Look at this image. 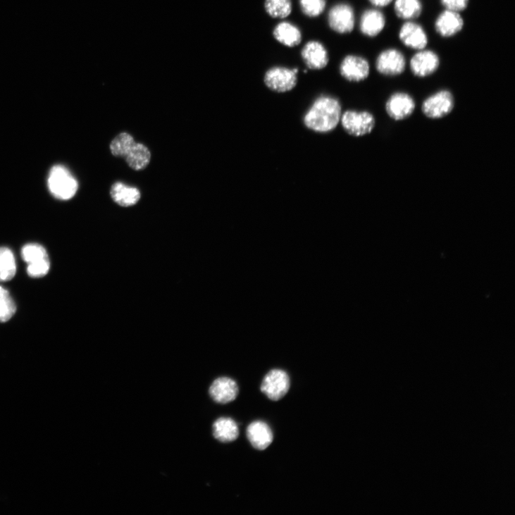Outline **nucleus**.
<instances>
[{
  "label": "nucleus",
  "mask_w": 515,
  "mask_h": 515,
  "mask_svg": "<svg viewBox=\"0 0 515 515\" xmlns=\"http://www.w3.org/2000/svg\"><path fill=\"white\" fill-rule=\"evenodd\" d=\"M264 8L272 18L285 19L292 13V0H265Z\"/></svg>",
  "instance_id": "nucleus-24"
},
{
  "label": "nucleus",
  "mask_w": 515,
  "mask_h": 515,
  "mask_svg": "<svg viewBox=\"0 0 515 515\" xmlns=\"http://www.w3.org/2000/svg\"><path fill=\"white\" fill-rule=\"evenodd\" d=\"M464 21L459 13L445 10L435 23L436 32L444 38L452 37L464 28Z\"/></svg>",
  "instance_id": "nucleus-14"
},
{
  "label": "nucleus",
  "mask_w": 515,
  "mask_h": 515,
  "mask_svg": "<svg viewBox=\"0 0 515 515\" xmlns=\"http://www.w3.org/2000/svg\"><path fill=\"white\" fill-rule=\"evenodd\" d=\"M135 144L134 138L130 134L122 132L111 142V153L114 156L125 159Z\"/></svg>",
  "instance_id": "nucleus-25"
},
{
  "label": "nucleus",
  "mask_w": 515,
  "mask_h": 515,
  "mask_svg": "<svg viewBox=\"0 0 515 515\" xmlns=\"http://www.w3.org/2000/svg\"><path fill=\"white\" fill-rule=\"evenodd\" d=\"M368 1L376 8H385L390 6L394 0H368Z\"/></svg>",
  "instance_id": "nucleus-31"
},
{
  "label": "nucleus",
  "mask_w": 515,
  "mask_h": 515,
  "mask_svg": "<svg viewBox=\"0 0 515 515\" xmlns=\"http://www.w3.org/2000/svg\"><path fill=\"white\" fill-rule=\"evenodd\" d=\"M376 66L383 75L395 77L402 75L406 69L407 61L404 54L396 49H388L377 58Z\"/></svg>",
  "instance_id": "nucleus-7"
},
{
  "label": "nucleus",
  "mask_w": 515,
  "mask_h": 515,
  "mask_svg": "<svg viewBox=\"0 0 515 515\" xmlns=\"http://www.w3.org/2000/svg\"><path fill=\"white\" fill-rule=\"evenodd\" d=\"M209 395L213 400L218 404H228L237 399L239 387L237 383L230 378H220L211 385Z\"/></svg>",
  "instance_id": "nucleus-15"
},
{
  "label": "nucleus",
  "mask_w": 515,
  "mask_h": 515,
  "mask_svg": "<svg viewBox=\"0 0 515 515\" xmlns=\"http://www.w3.org/2000/svg\"><path fill=\"white\" fill-rule=\"evenodd\" d=\"M328 24L337 33H351L355 25V14L353 8L347 4H337L328 15Z\"/></svg>",
  "instance_id": "nucleus-9"
},
{
  "label": "nucleus",
  "mask_w": 515,
  "mask_h": 515,
  "mask_svg": "<svg viewBox=\"0 0 515 515\" xmlns=\"http://www.w3.org/2000/svg\"><path fill=\"white\" fill-rule=\"evenodd\" d=\"M445 10L461 13L469 6L470 0H440Z\"/></svg>",
  "instance_id": "nucleus-30"
},
{
  "label": "nucleus",
  "mask_w": 515,
  "mask_h": 515,
  "mask_svg": "<svg viewBox=\"0 0 515 515\" xmlns=\"http://www.w3.org/2000/svg\"><path fill=\"white\" fill-rule=\"evenodd\" d=\"M299 68L275 66L265 73L263 81L271 90L284 93L292 90L298 82Z\"/></svg>",
  "instance_id": "nucleus-3"
},
{
  "label": "nucleus",
  "mask_w": 515,
  "mask_h": 515,
  "mask_svg": "<svg viewBox=\"0 0 515 515\" xmlns=\"http://www.w3.org/2000/svg\"><path fill=\"white\" fill-rule=\"evenodd\" d=\"M455 105L452 93L441 89L428 97L423 104L421 111L430 119L438 120L449 115Z\"/></svg>",
  "instance_id": "nucleus-5"
},
{
  "label": "nucleus",
  "mask_w": 515,
  "mask_h": 515,
  "mask_svg": "<svg viewBox=\"0 0 515 515\" xmlns=\"http://www.w3.org/2000/svg\"><path fill=\"white\" fill-rule=\"evenodd\" d=\"M394 10L399 18L411 21L420 17L423 6L421 0H395Z\"/></svg>",
  "instance_id": "nucleus-21"
},
{
  "label": "nucleus",
  "mask_w": 515,
  "mask_h": 515,
  "mask_svg": "<svg viewBox=\"0 0 515 515\" xmlns=\"http://www.w3.org/2000/svg\"><path fill=\"white\" fill-rule=\"evenodd\" d=\"M385 15L378 9H368L361 15L359 28L368 37H376L383 32L386 26Z\"/></svg>",
  "instance_id": "nucleus-16"
},
{
  "label": "nucleus",
  "mask_w": 515,
  "mask_h": 515,
  "mask_svg": "<svg viewBox=\"0 0 515 515\" xmlns=\"http://www.w3.org/2000/svg\"><path fill=\"white\" fill-rule=\"evenodd\" d=\"M273 35L276 41L289 48H294L302 41L300 29L290 22L278 23L273 29Z\"/></svg>",
  "instance_id": "nucleus-18"
},
{
  "label": "nucleus",
  "mask_w": 515,
  "mask_h": 515,
  "mask_svg": "<svg viewBox=\"0 0 515 515\" xmlns=\"http://www.w3.org/2000/svg\"><path fill=\"white\" fill-rule=\"evenodd\" d=\"M341 75L351 82H360L368 78L370 74L368 61L359 56L349 55L342 61L340 66Z\"/></svg>",
  "instance_id": "nucleus-12"
},
{
  "label": "nucleus",
  "mask_w": 515,
  "mask_h": 515,
  "mask_svg": "<svg viewBox=\"0 0 515 515\" xmlns=\"http://www.w3.org/2000/svg\"><path fill=\"white\" fill-rule=\"evenodd\" d=\"M111 195L116 203L123 207L135 205L140 199V193L137 189L120 182L113 185Z\"/></svg>",
  "instance_id": "nucleus-20"
},
{
  "label": "nucleus",
  "mask_w": 515,
  "mask_h": 515,
  "mask_svg": "<svg viewBox=\"0 0 515 515\" xmlns=\"http://www.w3.org/2000/svg\"><path fill=\"white\" fill-rule=\"evenodd\" d=\"M399 38L407 48L416 51L426 49L429 42L424 27L411 20L402 25L399 32Z\"/></svg>",
  "instance_id": "nucleus-11"
},
{
  "label": "nucleus",
  "mask_w": 515,
  "mask_h": 515,
  "mask_svg": "<svg viewBox=\"0 0 515 515\" xmlns=\"http://www.w3.org/2000/svg\"><path fill=\"white\" fill-rule=\"evenodd\" d=\"M213 435L218 441L228 443L237 440L240 429L236 421L231 418L221 417L213 425Z\"/></svg>",
  "instance_id": "nucleus-19"
},
{
  "label": "nucleus",
  "mask_w": 515,
  "mask_h": 515,
  "mask_svg": "<svg viewBox=\"0 0 515 515\" xmlns=\"http://www.w3.org/2000/svg\"><path fill=\"white\" fill-rule=\"evenodd\" d=\"M342 115V105L338 99L329 96H321L305 113L304 123L312 131L330 132L338 126Z\"/></svg>",
  "instance_id": "nucleus-1"
},
{
  "label": "nucleus",
  "mask_w": 515,
  "mask_h": 515,
  "mask_svg": "<svg viewBox=\"0 0 515 515\" xmlns=\"http://www.w3.org/2000/svg\"><path fill=\"white\" fill-rule=\"evenodd\" d=\"M247 435L252 445L258 450L268 448L273 440V435L270 427L262 421H256L250 424Z\"/></svg>",
  "instance_id": "nucleus-17"
},
{
  "label": "nucleus",
  "mask_w": 515,
  "mask_h": 515,
  "mask_svg": "<svg viewBox=\"0 0 515 515\" xmlns=\"http://www.w3.org/2000/svg\"><path fill=\"white\" fill-rule=\"evenodd\" d=\"M50 268V259H46L37 263L28 264L27 272L29 276L34 278H39L48 274Z\"/></svg>",
  "instance_id": "nucleus-29"
},
{
  "label": "nucleus",
  "mask_w": 515,
  "mask_h": 515,
  "mask_svg": "<svg viewBox=\"0 0 515 515\" xmlns=\"http://www.w3.org/2000/svg\"><path fill=\"white\" fill-rule=\"evenodd\" d=\"M290 388V377L287 373L282 369L270 371L261 386V392L272 401L283 399L288 393Z\"/></svg>",
  "instance_id": "nucleus-6"
},
{
  "label": "nucleus",
  "mask_w": 515,
  "mask_h": 515,
  "mask_svg": "<svg viewBox=\"0 0 515 515\" xmlns=\"http://www.w3.org/2000/svg\"><path fill=\"white\" fill-rule=\"evenodd\" d=\"M21 254L23 261L26 262L27 265L39 263L49 259L46 249L42 246L37 244H29L25 245L22 249Z\"/></svg>",
  "instance_id": "nucleus-27"
},
{
  "label": "nucleus",
  "mask_w": 515,
  "mask_h": 515,
  "mask_svg": "<svg viewBox=\"0 0 515 515\" xmlns=\"http://www.w3.org/2000/svg\"><path fill=\"white\" fill-rule=\"evenodd\" d=\"M302 12L309 18H317L325 11V0H299Z\"/></svg>",
  "instance_id": "nucleus-28"
},
{
  "label": "nucleus",
  "mask_w": 515,
  "mask_h": 515,
  "mask_svg": "<svg viewBox=\"0 0 515 515\" xmlns=\"http://www.w3.org/2000/svg\"><path fill=\"white\" fill-rule=\"evenodd\" d=\"M48 182L51 194L61 200L72 199L78 189L77 181L63 166H56L51 169Z\"/></svg>",
  "instance_id": "nucleus-2"
},
{
  "label": "nucleus",
  "mask_w": 515,
  "mask_h": 515,
  "mask_svg": "<svg viewBox=\"0 0 515 515\" xmlns=\"http://www.w3.org/2000/svg\"><path fill=\"white\" fill-rule=\"evenodd\" d=\"M302 60L307 68L312 70L324 69L330 62V56L325 46L320 42H308L301 53Z\"/></svg>",
  "instance_id": "nucleus-13"
},
{
  "label": "nucleus",
  "mask_w": 515,
  "mask_h": 515,
  "mask_svg": "<svg viewBox=\"0 0 515 515\" xmlns=\"http://www.w3.org/2000/svg\"><path fill=\"white\" fill-rule=\"evenodd\" d=\"M16 271V261L13 252L6 247L0 248V282L12 280Z\"/></svg>",
  "instance_id": "nucleus-23"
},
{
  "label": "nucleus",
  "mask_w": 515,
  "mask_h": 515,
  "mask_svg": "<svg viewBox=\"0 0 515 515\" xmlns=\"http://www.w3.org/2000/svg\"><path fill=\"white\" fill-rule=\"evenodd\" d=\"M340 123L344 130L354 137L367 135L376 125V118L368 111H347L342 113Z\"/></svg>",
  "instance_id": "nucleus-4"
},
{
  "label": "nucleus",
  "mask_w": 515,
  "mask_h": 515,
  "mask_svg": "<svg viewBox=\"0 0 515 515\" xmlns=\"http://www.w3.org/2000/svg\"><path fill=\"white\" fill-rule=\"evenodd\" d=\"M151 158V152L147 147L135 143L125 159L132 169L140 170L148 166Z\"/></svg>",
  "instance_id": "nucleus-22"
},
{
  "label": "nucleus",
  "mask_w": 515,
  "mask_h": 515,
  "mask_svg": "<svg viewBox=\"0 0 515 515\" xmlns=\"http://www.w3.org/2000/svg\"><path fill=\"white\" fill-rule=\"evenodd\" d=\"M440 66V58L431 50L418 51L411 58L409 67L413 75L424 78L435 73Z\"/></svg>",
  "instance_id": "nucleus-8"
},
{
  "label": "nucleus",
  "mask_w": 515,
  "mask_h": 515,
  "mask_svg": "<svg viewBox=\"0 0 515 515\" xmlns=\"http://www.w3.org/2000/svg\"><path fill=\"white\" fill-rule=\"evenodd\" d=\"M416 108L414 99L407 92H398L394 93L385 105V110L394 120L400 121L409 118Z\"/></svg>",
  "instance_id": "nucleus-10"
},
{
  "label": "nucleus",
  "mask_w": 515,
  "mask_h": 515,
  "mask_svg": "<svg viewBox=\"0 0 515 515\" xmlns=\"http://www.w3.org/2000/svg\"><path fill=\"white\" fill-rule=\"evenodd\" d=\"M16 310V304L9 292L0 286V323L11 320Z\"/></svg>",
  "instance_id": "nucleus-26"
}]
</instances>
